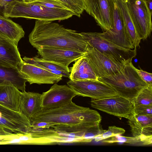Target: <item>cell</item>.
Masks as SVG:
<instances>
[{
  "mask_svg": "<svg viewBox=\"0 0 152 152\" xmlns=\"http://www.w3.org/2000/svg\"><path fill=\"white\" fill-rule=\"evenodd\" d=\"M14 1H23V0H0V16L4 17V12L5 6Z\"/></svg>",
  "mask_w": 152,
  "mask_h": 152,
  "instance_id": "cell-32",
  "label": "cell"
},
{
  "mask_svg": "<svg viewBox=\"0 0 152 152\" xmlns=\"http://www.w3.org/2000/svg\"><path fill=\"white\" fill-rule=\"evenodd\" d=\"M80 17L86 8L85 0H57Z\"/></svg>",
  "mask_w": 152,
  "mask_h": 152,
  "instance_id": "cell-27",
  "label": "cell"
},
{
  "mask_svg": "<svg viewBox=\"0 0 152 152\" xmlns=\"http://www.w3.org/2000/svg\"><path fill=\"white\" fill-rule=\"evenodd\" d=\"M101 120L96 110L78 105L72 101L56 106L43 108L30 121L41 122L40 128H51L60 133L82 137L89 142L93 131Z\"/></svg>",
  "mask_w": 152,
  "mask_h": 152,
  "instance_id": "cell-1",
  "label": "cell"
},
{
  "mask_svg": "<svg viewBox=\"0 0 152 152\" xmlns=\"http://www.w3.org/2000/svg\"><path fill=\"white\" fill-rule=\"evenodd\" d=\"M84 56L92 67L98 78L114 74L122 68L123 64L115 62L90 46Z\"/></svg>",
  "mask_w": 152,
  "mask_h": 152,
  "instance_id": "cell-11",
  "label": "cell"
},
{
  "mask_svg": "<svg viewBox=\"0 0 152 152\" xmlns=\"http://www.w3.org/2000/svg\"><path fill=\"white\" fill-rule=\"evenodd\" d=\"M113 20V28L110 30L99 33L103 38L123 48L134 49V45L127 36L117 6L114 0H110Z\"/></svg>",
  "mask_w": 152,
  "mask_h": 152,
  "instance_id": "cell-10",
  "label": "cell"
},
{
  "mask_svg": "<svg viewBox=\"0 0 152 152\" xmlns=\"http://www.w3.org/2000/svg\"><path fill=\"white\" fill-rule=\"evenodd\" d=\"M23 59L26 63L34 65L53 73L69 78L70 71L68 66L45 60L37 56L32 58L25 56Z\"/></svg>",
  "mask_w": 152,
  "mask_h": 152,
  "instance_id": "cell-23",
  "label": "cell"
},
{
  "mask_svg": "<svg viewBox=\"0 0 152 152\" xmlns=\"http://www.w3.org/2000/svg\"><path fill=\"white\" fill-rule=\"evenodd\" d=\"M5 81L10 83L22 92L25 91L26 81L20 72L18 67L0 66V84Z\"/></svg>",
  "mask_w": 152,
  "mask_h": 152,
  "instance_id": "cell-24",
  "label": "cell"
},
{
  "mask_svg": "<svg viewBox=\"0 0 152 152\" xmlns=\"http://www.w3.org/2000/svg\"><path fill=\"white\" fill-rule=\"evenodd\" d=\"M91 106L114 116L130 118L134 114V106L131 100L117 95L99 99H92Z\"/></svg>",
  "mask_w": 152,
  "mask_h": 152,
  "instance_id": "cell-9",
  "label": "cell"
},
{
  "mask_svg": "<svg viewBox=\"0 0 152 152\" xmlns=\"http://www.w3.org/2000/svg\"><path fill=\"white\" fill-rule=\"evenodd\" d=\"M67 84L76 96L99 99L118 95L112 87L98 79L77 81L70 80Z\"/></svg>",
  "mask_w": 152,
  "mask_h": 152,
  "instance_id": "cell-7",
  "label": "cell"
},
{
  "mask_svg": "<svg viewBox=\"0 0 152 152\" xmlns=\"http://www.w3.org/2000/svg\"><path fill=\"white\" fill-rule=\"evenodd\" d=\"M98 79L112 87L118 95L131 101L148 85L139 76L132 61L124 63L117 73Z\"/></svg>",
  "mask_w": 152,
  "mask_h": 152,
  "instance_id": "cell-4",
  "label": "cell"
},
{
  "mask_svg": "<svg viewBox=\"0 0 152 152\" xmlns=\"http://www.w3.org/2000/svg\"><path fill=\"white\" fill-rule=\"evenodd\" d=\"M131 102L133 106L152 105V85L142 89Z\"/></svg>",
  "mask_w": 152,
  "mask_h": 152,
  "instance_id": "cell-26",
  "label": "cell"
},
{
  "mask_svg": "<svg viewBox=\"0 0 152 152\" xmlns=\"http://www.w3.org/2000/svg\"><path fill=\"white\" fill-rule=\"evenodd\" d=\"M70 71L69 78L72 81L98 79L92 67L84 56L75 61Z\"/></svg>",
  "mask_w": 152,
  "mask_h": 152,
  "instance_id": "cell-20",
  "label": "cell"
},
{
  "mask_svg": "<svg viewBox=\"0 0 152 152\" xmlns=\"http://www.w3.org/2000/svg\"><path fill=\"white\" fill-rule=\"evenodd\" d=\"M120 13L126 34L135 49L139 47L141 40L138 37L133 23L127 5L128 0H114Z\"/></svg>",
  "mask_w": 152,
  "mask_h": 152,
  "instance_id": "cell-19",
  "label": "cell"
},
{
  "mask_svg": "<svg viewBox=\"0 0 152 152\" xmlns=\"http://www.w3.org/2000/svg\"><path fill=\"white\" fill-rule=\"evenodd\" d=\"M34 0H23V1L25 2H29L31 1Z\"/></svg>",
  "mask_w": 152,
  "mask_h": 152,
  "instance_id": "cell-35",
  "label": "cell"
},
{
  "mask_svg": "<svg viewBox=\"0 0 152 152\" xmlns=\"http://www.w3.org/2000/svg\"><path fill=\"white\" fill-rule=\"evenodd\" d=\"M102 142L109 143H125L131 144H140L142 145H151L152 136L129 137L117 135L102 140Z\"/></svg>",
  "mask_w": 152,
  "mask_h": 152,
  "instance_id": "cell-25",
  "label": "cell"
},
{
  "mask_svg": "<svg viewBox=\"0 0 152 152\" xmlns=\"http://www.w3.org/2000/svg\"><path fill=\"white\" fill-rule=\"evenodd\" d=\"M28 37L30 44L36 49L54 48L86 52L89 46L80 33L51 21L36 20Z\"/></svg>",
  "mask_w": 152,
  "mask_h": 152,
  "instance_id": "cell-2",
  "label": "cell"
},
{
  "mask_svg": "<svg viewBox=\"0 0 152 152\" xmlns=\"http://www.w3.org/2000/svg\"><path fill=\"white\" fill-rule=\"evenodd\" d=\"M85 10L95 20L103 31L113 28L112 12L110 0H85Z\"/></svg>",
  "mask_w": 152,
  "mask_h": 152,
  "instance_id": "cell-12",
  "label": "cell"
},
{
  "mask_svg": "<svg viewBox=\"0 0 152 152\" xmlns=\"http://www.w3.org/2000/svg\"><path fill=\"white\" fill-rule=\"evenodd\" d=\"M23 62L17 45L0 35V66L18 68Z\"/></svg>",
  "mask_w": 152,
  "mask_h": 152,
  "instance_id": "cell-16",
  "label": "cell"
},
{
  "mask_svg": "<svg viewBox=\"0 0 152 152\" xmlns=\"http://www.w3.org/2000/svg\"><path fill=\"white\" fill-rule=\"evenodd\" d=\"M19 134V136H18V138H19V136H20V135H21V134ZM23 145H24V142H23Z\"/></svg>",
  "mask_w": 152,
  "mask_h": 152,
  "instance_id": "cell-36",
  "label": "cell"
},
{
  "mask_svg": "<svg viewBox=\"0 0 152 152\" xmlns=\"http://www.w3.org/2000/svg\"><path fill=\"white\" fill-rule=\"evenodd\" d=\"M134 113L137 115L152 116V105L134 106Z\"/></svg>",
  "mask_w": 152,
  "mask_h": 152,
  "instance_id": "cell-30",
  "label": "cell"
},
{
  "mask_svg": "<svg viewBox=\"0 0 152 152\" xmlns=\"http://www.w3.org/2000/svg\"><path fill=\"white\" fill-rule=\"evenodd\" d=\"M136 70L141 79L148 85H152V74L140 69L135 68Z\"/></svg>",
  "mask_w": 152,
  "mask_h": 152,
  "instance_id": "cell-31",
  "label": "cell"
},
{
  "mask_svg": "<svg viewBox=\"0 0 152 152\" xmlns=\"http://www.w3.org/2000/svg\"><path fill=\"white\" fill-rule=\"evenodd\" d=\"M30 120L20 113L0 104V135L28 133Z\"/></svg>",
  "mask_w": 152,
  "mask_h": 152,
  "instance_id": "cell-8",
  "label": "cell"
},
{
  "mask_svg": "<svg viewBox=\"0 0 152 152\" xmlns=\"http://www.w3.org/2000/svg\"><path fill=\"white\" fill-rule=\"evenodd\" d=\"M4 16L23 18L38 20L53 21L68 19L75 14L66 9L51 8L33 3L32 1H14L5 6Z\"/></svg>",
  "mask_w": 152,
  "mask_h": 152,
  "instance_id": "cell-3",
  "label": "cell"
},
{
  "mask_svg": "<svg viewBox=\"0 0 152 152\" xmlns=\"http://www.w3.org/2000/svg\"><path fill=\"white\" fill-rule=\"evenodd\" d=\"M37 50L38 55L42 59L67 66L86 53L54 48L42 47Z\"/></svg>",
  "mask_w": 152,
  "mask_h": 152,
  "instance_id": "cell-14",
  "label": "cell"
},
{
  "mask_svg": "<svg viewBox=\"0 0 152 152\" xmlns=\"http://www.w3.org/2000/svg\"><path fill=\"white\" fill-rule=\"evenodd\" d=\"M22 92L7 81L0 84V104L19 112Z\"/></svg>",
  "mask_w": 152,
  "mask_h": 152,
  "instance_id": "cell-17",
  "label": "cell"
},
{
  "mask_svg": "<svg viewBox=\"0 0 152 152\" xmlns=\"http://www.w3.org/2000/svg\"><path fill=\"white\" fill-rule=\"evenodd\" d=\"M125 132V130L122 128L115 126H110L107 130H105L104 132L96 137L94 139L98 142L113 136L121 135Z\"/></svg>",
  "mask_w": 152,
  "mask_h": 152,
  "instance_id": "cell-28",
  "label": "cell"
},
{
  "mask_svg": "<svg viewBox=\"0 0 152 152\" xmlns=\"http://www.w3.org/2000/svg\"><path fill=\"white\" fill-rule=\"evenodd\" d=\"M83 39L91 47H93L111 60L123 64L132 61L136 55V50L123 48L101 37L99 33L82 32Z\"/></svg>",
  "mask_w": 152,
  "mask_h": 152,
  "instance_id": "cell-5",
  "label": "cell"
},
{
  "mask_svg": "<svg viewBox=\"0 0 152 152\" xmlns=\"http://www.w3.org/2000/svg\"><path fill=\"white\" fill-rule=\"evenodd\" d=\"M42 96L38 93L22 91L19 112L30 121L42 109Z\"/></svg>",
  "mask_w": 152,
  "mask_h": 152,
  "instance_id": "cell-18",
  "label": "cell"
},
{
  "mask_svg": "<svg viewBox=\"0 0 152 152\" xmlns=\"http://www.w3.org/2000/svg\"><path fill=\"white\" fill-rule=\"evenodd\" d=\"M25 32L22 26L9 18L0 16V35L11 40L18 46L20 40L24 37Z\"/></svg>",
  "mask_w": 152,
  "mask_h": 152,
  "instance_id": "cell-22",
  "label": "cell"
},
{
  "mask_svg": "<svg viewBox=\"0 0 152 152\" xmlns=\"http://www.w3.org/2000/svg\"><path fill=\"white\" fill-rule=\"evenodd\" d=\"M147 6L151 13H152V0H146Z\"/></svg>",
  "mask_w": 152,
  "mask_h": 152,
  "instance_id": "cell-34",
  "label": "cell"
},
{
  "mask_svg": "<svg viewBox=\"0 0 152 152\" xmlns=\"http://www.w3.org/2000/svg\"><path fill=\"white\" fill-rule=\"evenodd\" d=\"M128 122L133 136H152V116L134 114Z\"/></svg>",
  "mask_w": 152,
  "mask_h": 152,
  "instance_id": "cell-21",
  "label": "cell"
},
{
  "mask_svg": "<svg viewBox=\"0 0 152 152\" xmlns=\"http://www.w3.org/2000/svg\"><path fill=\"white\" fill-rule=\"evenodd\" d=\"M42 108L53 107L71 101L76 95L68 86L54 83L47 91L42 94Z\"/></svg>",
  "mask_w": 152,
  "mask_h": 152,
  "instance_id": "cell-15",
  "label": "cell"
},
{
  "mask_svg": "<svg viewBox=\"0 0 152 152\" xmlns=\"http://www.w3.org/2000/svg\"><path fill=\"white\" fill-rule=\"evenodd\" d=\"M146 0H128L127 5L137 34L141 40L146 39L152 30V14Z\"/></svg>",
  "mask_w": 152,
  "mask_h": 152,
  "instance_id": "cell-6",
  "label": "cell"
},
{
  "mask_svg": "<svg viewBox=\"0 0 152 152\" xmlns=\"http://www.w3.org/2000/svg\"><path fill=\"white\" fill-rule=\"evenodd\" d=\"M18 67L24 78L30 84L57 83L63 77L61 75L53 73L23 61Z\"/></svg>",
  "mask_w": 152,
  "mask_h": 152,
  "instance_id": "cell-13",
  "label": "cell"
},
{
  "mask_svg": "<svg viewBox=\"0 0 152 152\" xmlns=\"http://www.w3.org/2000/svg\"><path fill=\"white\" fill-rule=\"evenodd\" d=\"M13 137V134L6 135H0V145H1V141L12 139Z\"/></svg>",
  "mask_w": 152,
  "mask_h": 152,
  "instance_id": "cell-33",
  "label": "cell"
},
{
  "mask_svg": "<svg viewBox=\"0 0 152 152\" xmlns=\"http://www.w3.org/2000/svg\"><path fill=\"white\" fill-rule=\"evenodd\" d=\"M31 1L34 4L49 8L68 10L61 3L57 0H34Z\"/></svg>",
  "mask_w": 152,
  "mask_h": 152,
  "instance_id": "cell-29",
  "label": "cell"
}]
</instances>
